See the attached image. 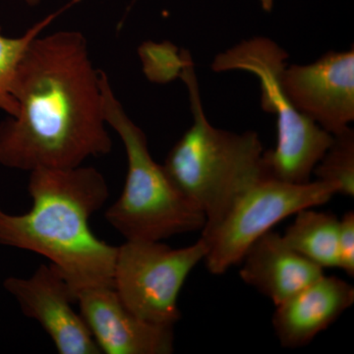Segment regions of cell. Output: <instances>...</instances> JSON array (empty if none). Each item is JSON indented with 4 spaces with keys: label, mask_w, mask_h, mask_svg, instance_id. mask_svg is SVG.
<instances>
[{
    "label": "cell",
    "mask_w": 354,
    "mask_h": 354,
    "mask_svg": "<svg viewBox=\"0 0 354 354\" xmlns=\"http://www.w3.org/2000/svg\"><path fill=\"white\" fill-rule=\"evenodd\" d=\"M187 50L179 51L174 44L145 43L139 48L144 72L152 82L169 83L180 77Z\"/></svg>",
    "instance_id": "obj_16"
},
{
    "label": "cell",
    "mask_w": 354,
    "mask_h": 354,
    "mask_svg": "<svg viewBox=\"0 0 354 354\" xmlns=\"http://www.w3.org/2000/svg\"><path fill=\"white\" fill-rule=\"evenodd\" d=\"M353 304V286L337 277L324 274L277 305L272 328L281 346L302 348Z\"/></svg>",
    "instance_id": "obj_11"
},
{
    "label": "cell",
    "mask_w": 354,
    "mask_h": 354,
    "mask_svg": "<svg viewBox=\"0 0 354 354\" xmlns=\"http://www.w3.org/2000/svg\"><path fill=\"white\" fill-rule=\"evenodd\" d=\"M77 1L79 0H73L64 8L51 13L48 17L32 25L27 32L17 38L4 36L0 27V109L9 116H14L17 113L18 106L13 95V84L18 65L28 46L57 19L60 14L74 6Z\"/></svg>",
    "instance_id": "obj_14"
},
{
    "label": "cell",
    "mask_w": 354,
    "mask_h": 354,
    "mask_svg": "<svg viewBox=\"0 0 354 354\" xmlns=\"http://www.w3.org/2000/svg\"><path fill=\"white\" fill-rule=\"evenodd\" d=\"M81 316L102 353L171 354L174 328L142 320L125 306L113 286H95L76 293Z\"/></svg>",
    "instance_id": "obj_10"
},
{
    "label": "cell",
    "mask_w": 354,
    "mask_h": 354,
    "mask_svg": "<svg viewBox=\"0 0 354 354\" xmlns=\"http://www.w3.org/2000/svg\"><path fill=\"white\" fill-rule=\"evenodd\" d=\"M288 53L272 39L258 37L242 41L216 55V72L243 70L259 79L261 106L277 116L278 139L272 150L264 152L266 177L293 184L311 181L317 164L332 144L333 136L300 113L281 85Z\"/></svg>",
    "instance_id": "obj_5"
},
{
    "label": "cell",
    "mask_w": 354,
    "mask_h": 354,
    "mask_svg": "<svg viewBox=\"0 0 354 354\" xmlns=\"http://www.w3.org/2000/svg\"><path fill=\"white\" fill-rule=\"evenodd\" d=\"M335 194L337 186L317 179L293 184L263 177L237 198L216 227L201 234L208 244L207 270L216 276L225 274L279 221L300 209L326 204Z\"/></svg>",
    "instance_id": "obj_6"
},
{
    "label": "cell",
    "mask_w": 354,
    "mask_h": 354,
    "mask_svg": "<svg viewBox=\"0 0 354 354\" xmlns=\"http://www.w3.org/2000/svg\"><path fill=\"white\" fill-rule=\"evenodd\" d=\"M13 95L17 113L0 123L3 167L70 169L111 153L101 70L93 66L80 32L32 39L18 65Z\"/></svg>",
    "instance_id": "obj_1"
},
{
    "label": "cell",
    "mask_w": 354,
    "mask_h": 354,
    "mask_svg": "<svg viewBox=\"0 0 354 354\" xmlns=\"http://www.w3.org/2000/svg\"><path fill=\"white\" fill-rule=\"evenodd\" d=\"M261 4H262V8L264 9L265 11H272V7H274V0H260Z\"/></svg>",
    "instance_id": "obj_18"
},
{
    "label": "cell",
    "mask_w": 354,
    "mask_h": 354,
    "mask_svg": "<svg viewBox=\"0 0 354 354\" xmlns=\"http://www.w3.org/2000/svg\"><path fill=\"white\" fill-rule=\"evenodd\" d=\"M295 216L283 234L286 243L323 269L339 267L337 216L314 208L300 209Z\"/></svg>",
    "instance_id": "obj_13"
},
{
    "label": "cell",
    "mask_w": 354,
    "mask_h": 354,
    "mask_svg": "<svg viewBox=\"0 0 354 354\" xmlns=\"http://www.w3.org/2000/svg\"><path fill=\"white\" fill-rule=\"evenodd\" d=\"M339 267L348 276L354 277V212L348 211L339 220Z\"/></svg>",
    "instance_id": "obj_17"
},
{
    "label": "cell",
    "mask_w": 354,
    "mask_h": 354,
    "mask_svg": "<svg viewBox=\"0 0 354 354\" xmlns=\"http://www.w3.org/2000/svg\"><path fill=\"white\" fill-rule=\"evenodd\" d=\"M208 244L172 248L162 241H127L118 246L113 286L121 301L147 322L174 328L181 318L178 297Z\"/></svg>",
    "instance_id": "obj_7"
},
{
    "label": "cell",
    "mask_w": 354,
    "mask_h": 354,
    "mask_svg": "<svg viewBox=\"0 0 354 354\" xmlns=\"http://www.w3.org/2000/svg\"><path fill=\"white\" fill-rule=\"evenodd\" d=\"M180 78L189 93L193 123L169 151L164 167L176 187L204 213L201 234H207L244 191L266 177L265 151L257 133L239 134L209 122L188 50Z\"/></svg>",
    "instance_id": "obj_3"
},
{
    "label": "cell",
    "mask_w": 354,
    "mask_h": 354,
    "mask_svg": "<svg viewBox=\"0 0 354 354\" xmlns=\"http://www.w3.org/2000/svg\"><path fill=\"white\" fill-rule=\"evenodd\" d=\"M26 1H27L28 3L31 4V6H35V4L38 3L39 0H26Z\"/></svg>",
    "instance_id": "obj_19"
},
{
    "label": "cell",
    "mask_w": 354,
    "mask_h": 354,
    "mask_svg": "<svg viewBox=\"0 0 354 354\" xmlns=\"http://www.w3.org/2000/svg\"><path fill=\"white\" fill-rule=\"evenodd\" d=\"M332 144L317 164V180L337 186V194L354 196V131L351 127L333 135Z\"/></svg>",
    "instance_id": "obj_15"
},
{
    "label": "cell",
    "mask_w": 354,
    "mask_h": 354,
    "mask_svg": "<svg viewBox=\"0 0 354 354\" xmlns=\"http://www.w3.org/2000/svg\"><path fill=\"white\" fill-rule=\"evenodd\" d=\"M3 288L22 313L50 335L58 353H102L80 312L73 308L76 300L71 288L53 265L39 266L30 278L9 277Z\"/></svg>",
    "instance_id": "obj_9"
},
{
    "label": "cell",
    "mask_w": 354,
    "mask_h": 354,
    "mask_svg": "<svg viewBox=\"0 0 354 354\" xmlns=\"http://www.w3.org/2000/svg\"><path fill=\"white\" fill-rule=\"evenodd\" d=\"M30 172L31 209L11 215L0 208V244L48 258L74 297L85 288H114L118 247L97 239L90 228L91 216L109 199L106 178L95 167L82 165Z\"/></svg>",
    "instance_id": "obj_2"
},
{
    "label": "cell",
    "mask_w": 354,
    "mask_h": 354,
    "mask_svg": "<svg viewBox=\"0 0 354 354\" xmlns=\"http://www.w3.org/2000/svg\"><path fill=\"white\" fill-rule=\"evenodd\" d=\"M241 262L242 281L276 306L325 274L323 268L290 248L272 230L249 247Z\"/></svg>",
    "instance_id": "obj_12"
},
{
    "label": "cell",
    "mask_w": 354,
    "mask_h": 354,
    "mask_svg": "<svg viewBox=\"0 0 354 354\" xmlns=\"http://www.w3.org/2000/svg\"><path fill=\"white\" fill-rule=\"evenodd\" d=\"M104 120L122 140L127 174L120 197L104 218L127 241H162L174 235L200 232L206 216L172 183L164 165L151 156L145 133L125 113L101 70Z\"/></svg>",
    "instance_id": "obj_4"
},
{
    "label": "cell",
    "mask_w": 354,
    "mask_h": 354,
    "mask_svg": "<svg viewBox=\"0 0 354 354\" xmlns=\"http://www.w3.org/2000/svg\"><path fill=\"white\" fill-rule=\"evenodd\" d=\"M281 85L295 108L332 135L354 120V50L329 51L308 65L286 66Z\"/></svg>",
    "instance_id": "obj_8"
}]
</instances>
